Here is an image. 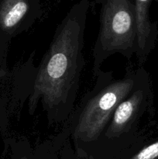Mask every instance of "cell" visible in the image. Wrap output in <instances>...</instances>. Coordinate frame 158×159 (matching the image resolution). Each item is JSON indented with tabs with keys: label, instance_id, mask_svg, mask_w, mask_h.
Returning <instances> with one entry per match:
<instances>
[{
	"label": "cell",
	"instance_id": "cell-1",
	"mask_svg": "<svg viewBox=\"0 0 158 159\" xmlns=\"http://www.w3.org/2000/svg\"><path fill=\"white\" fill-rule=\"evenodd\" d=\"M88 8L85 0L71 6L36 69L29 113L33 114L40 102L50 125L65 121L74 110L85 65L84 34Z\"/></svg>",
	"mask_w": 158,
	"mask_h": 159
},
{
	"label": "cell",
	"instance_id": "cell-2",
	"mask_svg": "<svg viewBox=\"0 0 158 159\" xmlns=\"http://www.w3.org/2000/svg\"><path fill=\"white\" fill-rule=\"evenodd\" d=\"M136 75L132 68L119 79H114L112 72L99 73L95 85L85 95L73 116L71 132L76 143H94L105 133L118 105L134 88Z\"/></svg>",
	"mask_w": 158,
	"mask_h": 159
},
{
	"label": "cell",
	"instance_id": "cell-3",
	"mask_svg": "<svg viewBox=\"0 0 158 159\" xmlns=\"http://www.w3.org/2000/svg\"><path fill=\"white\" fill-rule=\"evenodd\" d=\"M136 51V15L133 0L102 2L100 28L93 48V75L101 72V65L116 53L128 60Z\"/></svg>",
	"mask_w": 158,
	"mask_h": 159
},
{
	"label": "cell",
	"instance_id": "cell-4",
	"mask_svg": "<svg viewBox=\"0 0 158 159\" xmlns=\"http://www.w3.org/2000/svg\"><path fill=\"white\" fill-rule=\"evenodd\" d=\"M154 114L153 93L149 74L143 67L136 70L134 88L118 105L104 133L108 139L119 138L135 129L146 113Z\"/></svg>",
	"mask_w": 158,
	"mask_h": 159
},
{
	"label": "cell",
	"instance_id": "cell-5",
	"mask_svg": "<svg viewBox=\"0 0 158 159\" xmlns=\"http://www.w3.org/2000/svg\"><path fill=\"white\" fill-rule=\"evenodd\" d=\"M42 14V5L38 0L0 2V34L9 40L27 31Z\"/></svg>",
	"mask_w": 158,
	"mask_h": 159
},
{
	"label": "cell",
	"instance_id": "cell-6",
	"mask_svg": "<svg viewBox=\"0 0 158 159\" xmlns=\"http://www.w3.org/2000/svg\"><path fill=\"white\" fill-rule=\"evenodd\" d=\"M151 0H135L136 15V51L139 67L147 61L154 49L158 37L157 22L151 21L150 8Z\"/></svg>",
	"mask_w": 158,
	"mask_h": 159
},
{
	"label": "cell",
	"instance_id": "cell-7",
	"mask_svg": "<svg viewBox=\"0 0 158 159\" xmlns=\"http://www.w3.org/2000/svg\"><path fill=\"white\" fill-rule=\"evenodd\" d=\"M20 159H26V158H20Z\"/></svg>",
	"mask_w": 158,
	"mask_h": 159
}]
</instances>
